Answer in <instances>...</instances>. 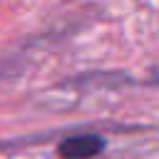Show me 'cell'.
Returning <instances> with one entry per match:
<instances>
[{"label":"cell","mask_w":159,"mask_h":159,"mask_svg":"<svg viewBox=\"0 0 159 159\" xmlns=\"http://www.w3.org/2000/svg\"><path fill=\"white\" fill-rule=\"evenodd\" d=\"M104 147V139L99 134H77L60 144V157L65 159H89L99 154Z\"/></svg>","instance_id":"cell-1"}]
</instances>
